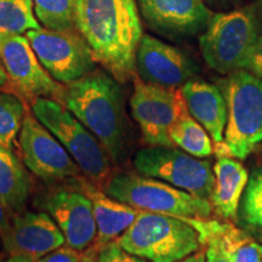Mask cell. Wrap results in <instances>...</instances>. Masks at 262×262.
Segmentation results:
<instances>
[{"label":"cell","instance_id":"obj_1","mask_svg":"<svg viewBox=\"0 0 262 262\" xmlns=\"http://www.w3.org/2000/svg\"><path fill=\"white\" fill-rule=\"evenodd\" d=\"M75 28L119 83L135 77L142 27L136 0H77Z\"/></svg>","mask_w":262,"mask_h":262},{"label":"cell","instance_id":"obj_2","mask_svg":"<svg viewBox=\"0 0 262 262\" xmlns=\"http://www.w3.org/2000/svg\"><path fill=\"white\" fill-rule=\"evenodd\" d=\"M63 104L118 162L126 149L127 122L119 81L110 72L95 70L66 85Z\"/></svg>","mask_w":262,"mask_h":262},{"label":"cell","instance_id":"obj_3","mask_svg":"<svg viewBox=\"0 0 262 262\" xmlns=\"http://www.w3.org/2000/svg\"><path fill=\"white\" fill-rule=\"evenodd\" d=\"M227 102L224 141L215 145L217 158L245 159L262 145V79L239 70L219 81Z\"/></svg>","mask_w":262,"mask_h":262},{"label":"cell","instance_id":"obj_4","mask_svg":"<svg viewBox=\"0 0 262 262\" xmlns=\"http://www.w3.org/2000/svg\"><path fill=\"white\" fill-rule=\"evenodd\" d=\"M117 243L149 262H178L203 247L198 231L185 219L150 211H140Z\"/></svg>","mask_w":262,"mask_h":262},{"label":"cell","instance_id":"obj_5","mask_svg":"<svg viewBox=\"0 0 262 262\" xmlns=\"http://www.w3.org/2000/svg\"><path fill=\"white\" fill-rule=\"evenodd\" d=\"M104 193L141 211L188 219H210L214 209L203 199L160 180L139 172H117L103 186Z\"/></svg>","mask_w":262,"mask_h":262},{"label":"cell","instance_id":"obj_6","mask_svg":"<svg viewBox=\"0 0 262 262\" xmlns=\"http://www.w3.org/2000/svg\"><path fill=\"white\" fill-rule=\"evenodd\" d=\"M31 111L78 164L81 172L97 187L111 178L112 165L107 150L94 134L58 101L39 97L32 101Z\"/></svg>","mask_w":262,"mask_h":262},{"label":"cell","instance_id":"obj_7","mask_svg":"<svg viewBox=\"0 0 262 262\" xmlns=\"http://www.w3.org/2000/svg\"><path fill=\"white\" fill-rule=\"evenodd\" d=\"M258 37L256 15L253 10H235L216 14L199 39L206 64L220 74L243 70Z\"/></svg>","mask_w":262,"mask_h":262},{"label":"cell","instance_id":"obj_8","mask_svg":"<svg viewBox=\"0 0 262 262\" xmlns=\"http://www.w3.org/2000/svg\"><path fill=\"white\" fill-rule=\"evenodd\" d=\"M136 171L164 181L203 199H210L215 175L211 162L193 157L176 147L149 146L134 157Z\"/></svg>","mask_w":262,"mask_h":262},{"label":"cell","instance_id":"obj_9","mask_svg":"<svg viewBox=\"0 0 262 262\" xmlns=\"http://www.w3.org/2000/svg\"><path fill=\"white\" fill-rule=\"evenodd\" d=\"M26 37L42 67L58 83L68 85L96 70L93 51L78 29L39 28Z\"/></svg>","mask_w":262,"mask_h":262},{"label":"cell","instance_id":"obj_10","mask_svg":"<svg viewBox=\"0 0 262 262\" xmlns=\"http://www.w3.org/2000/svg\"><path fill=\"white\" fill-rule=\"evenodd\" d=\"M130 108L147 145L175 147L169 131L188 113L181 88L149 84L135 78Z\"/></svg>","mask_w":262,"mask_h":262},{"label":"cell","instance_id":"obj_11","mask_svg":"<svg viewBox=\"0 0 262 262\" xmlns=\"http://www.w3.org/2000/svg\"><path fill=\"white\" fill-rule=\"evenodd\" d=\"M22 162L32 173L42 181L55 182L80 179L81 170L61 142L27 112L18 135Z\"/></svg>","mask_w":262,"mask_h":262},{"label":"cell","instance_id":"obj_12","mask_svg":"<svg viewBox=\"0 0 262 262\" xmlns=\"http://www.w3.org/2000/svg\"><path fill=\"white\" fill-rule=\"evenodd\" d=\"M0 63L19 93L32 100L44 97L63 104L64 86L42 67L25 35L0 34Z\"/></svg>","mask_w":262,"mask_h":262},{"label":"cell","instance_id":"obj_13","mask_svg":"<svg viewBox=\"0 0 262 262\" xmlns=\"http://www.w3.org/2000/svg\"><path fill=\"white\" fill-rule=\"evenodd\" d=\"M195 62L181 49L143 34L136 52V73L149 84L181 88L198 74Z\"/></svg>","mask_w":262,"mask_h":262},{"label":"cell","instance_id":"obj_14","mask_svg":"<svg viewBox=\"0 0 262 262\" xmlns=\"http://www.w3.org/2000/svg\"><path fill=\"white\" fill-rule=\"evenodd\" d=\"M2 239L10 256H26L34 261L66 244L60 227L47 212L14 215Z\"/></svg>","mask_w":262,"mask_h":262},{"label":"cell","instance_id":"obj_15","mask_svg":"<svg viewBox=\"0 0 262 262\" xmlns=\"http://www.w3.org/2000/svg\"><path fill=\"white\" fill-rule=\"evenodd\" d=\"M45 206L63 233L66 245L80 253L93 247L97 226L93 203L85 193L60 189L49 196Z\"/></svg>","mask_w":262,"mask_h":262},{"label":"cell","instance_id":"obj_16","mask_svg":"<svg viewBox=\"0 0 262 262\" xmlns=\"http://www.w3.org/2000/svg\"><path fill=\"white\" fill-rule=\"evenodd\" d=\"M153 31L166 37H189L206 28L212 14L203 0H137Z\"/></svg>","mask_w":262,"mask_h":262},{"label":"cell","instance_id":"obj_17","mask_svg":"<svg viewBox=\"0 0 262 262\" xmlns=\"http://www.w3.org/2000/svg\"><path fill=\"white\" fill-rule=\"evenodd\" d=\"M188 113L219 145L224 141L227 125V102L219 85L192 79L181 86Z\"/></svg>","mask_w":262,"mask_h":262},{"label":"cell","instance_id":"obj_18","mask_svg":"<svg viewBox=\"0 0 262 262\" xmlns=\"http://www.w3.org/2000/svg\"><path fill=\"white\" fill-rule=\"evenodd\" d=\"M80 191L85 193L93 203L95 220L97 226V237L93 247L100 248L102 245L117 241L134 221L141 210L133 206L124 204L117 201L102 191H100L96 185L88 180H81L79 182Z\"/></svg>","mask_w":262,"mask_h":262},{"label":"cell","instance_id":"obj_19","mask_svg":"<svg viewBox=\"0 0 262 262\" xmlns=\"http://www.w3.org/2000/svg\"><path fill=\"white\" fill-rule=\"evenodd\" d=\"M212 170L215 185L209 201L214 212L222 220L237 221L242 195L249 181L248 170L231 157L217 158Z\"/></svg>","mask_w":262,"mask_h":262},{"label":"cell","instance_id":"obj_20","mask_svg":"<svg viewBox=\"0 0 262 262\" xmlns=\"http://www.w3.org/2000/svg\"><path fill=\"white\" fill-rule=\"evenodd\" d=\"M182 219L198 231L202 243L206 238H215L232 262H262V244L232 222L211 219Z\"/></svg>","mask_w":262,"mask_h":262},{"label":"cell","instance_id":"obj_21","mask_svg":"<svg viewBox=\"0 0 262 262\" xmlns=\"http://www.w3.org/2000/svg\"><path fill=\"white\" fill-rule=\"evenodd\" d=\"M29 173L14 150L0 145V199L11 214L24 210L31 194Z\"/></svg>","mask_w":262,"mask_h":262},{"label":"cell","instance_id":"obj_22","mask_svg":"<svg viewBox=\"0 0 262 262\" xmlns=\"http://www.w3.org/2000/svg\"><path fill=\"white\" fill-rule=\"evenodd\" d=\"M173 146L196 158H208L215 153L214 141L191 114H185L169 131Z\"/></svg>","mask_w":262,"mask_h":262},{"label":"cell","instance_id":"obj_23","mask_svg":"<svg viewBox=\"0 0 262 262\" xmlns=\"http://www.w3.org/2000/svg\"><path fill=\"white\" fill-rule=\"evenodd\" d=\"M237 221L251 237L262 242V165L249 175L239 204Z\"/></svg>","mask_w":262,"mask_h":262},{"label":"cell","instance_id":"obj_24","mask_svg":"<svg viewBox=\"0 0 262 262\" xmlns=\"http://www.w3.org/2000/svg\"><path fill=\"white\" fill-rule=\"evenodd\" d=\"M39 28L33 0H0V34L24 35Z\"/></svg>","mask_w":262,"mask_h":262},{"label":"cell","instance_id":"obj_25","mask_svg":"<svg viewBox=\"0 0 262 262\" xmlns=\"http://www.w3.org/2000/svg\"><path fill=\"white\" fill-rule=\"evenodd\" d=\"M28 111L18 96L0 91V145L14 150Z\"/></svg>","mask_w":262,"mask_h":262},{"label":"cell","instance_id":"obj_26","mask_svg":"<svg viewBox=\"0 0 262 262\" xmlns=\"http://www.w3.org/2000/svg\"><path fill=\"white\" fill-rule=\"evenodd\" d=\"M38 21L45 28L63 31L75 28L77 0H33Z\"/></svg>","mask_w":262,"mask_h":262},{"label":"cell","instance_id":"obj_27","mask_svg":"<svg viewBox=\"0 0 262 262\" xmlns=\"http://www.w3.org/2000/svg\"><path fill=\"white\" fill-rule=\"evenodd\" d=\"M94 248V247H93ZM96 250L97 262H149L145 258L137 256L124 250L117 241L111 242L100 248H94Z\"/></svg>","mask_w":262,"mask_h":262},{"label":"cell","instance_id":"obj_28","mask_svg":"<svg viewBox=\"0 0 262 262\" xmlns=\"http://www.w3.org/2000/svg\"><path fill=\"white\" fill-rule=\"evenodd\" d=\"M243 70L262 79V35H258L250 54L245 61Z\"/></svg>","mask_w":262,"mask_h":262},{"label":"cell","instance_id":"obj_29","mask_svg":"<svg viewBox=\"0 0 262 262\" xmlns=\"http://www.w3.org/2000/svg\"><path fill=\"white\" fill-rule=\"evenodd\" d=\"M81 261V253L78 250H74L63 245V247L56 249V250L51 251L50 254L45 255L40 258H38L35 262H80Z\"/></svg>","mask_w":262,"mask_h":262},{"label":"cell","instance_id":"obj_30","mask_svg":"<svg viewBox=\"0 0 262 262\" xmlns=\"http://www.w3.org/2000/svg\"><path fill=\"white\" fill-rule=\"evenodd\" d=\"M202 244L205 247L206 262H232L225 249L215 238H206Z\"/></svg>","mask_w":262,"mask_h":262},{"label":"cell","instance_id":"obj_31","mask_svg":"<svg viewBox=\"0 0 262 262\" xmlns=\"http://www.w3.org/2000/svg\"><path fill=\"white\" fill-rule=\"evenodd\" d=\"M10 222H11V217H10V212L5 205L3 204L2 199H0V237L8 231Z\"/></svg>","mask_w":262,"mask_h":262},{"label":"cell","instance_id":"obj_32","mask_svg":"<svg viewBox=\"0 0 262 262\" xmlns=\"http://www.w3.org/2000/svg\"><path fill=\"white\" fill-rule=\"evenodd\" d=\"M178 262H206V260H205V250L203 251L201 249V250L195 251V253L191 254L189 256L182 258V260H180Z\"/></svg>","mask_w":262,"mask_h":262},{"label":"cell","instance_id":"obj_33","mask_svg":"<svg viewBox=\"0 0 262 262\" xmlns=\"http://www.w3.org/2000/svg\"><path fill=\"white\" fill-rule=\"evenodd\" d=\"M80 262H97L96 260V250L91 247L88 250L83 251L81 254V261Z\"/></svg>","mask_w":262,"mask_h":262},{"label":"cell","instance_id":"obj_34","mask_svg":"<svg viewBox=\"0 0 262 262\" xmlns=\"http://www.w3.org/2000/svg\"><path fill=\"white\" fill-rule=\"evenodd\" d=\"M9 77H8V73H6V71L4 70V67H3V64L0 63V89H4L5 86H8L9 85Z\"/></svg>","mask_w":262,"mask_h":262},{"label":"cell","instance_id":"obj_35","mask_svg":"<svg viewBox=\"0 0 262 262\" xmlns=\"http://www.w3.org/2000/svg\"><path fill=\"white\" fill-rule=\"evenodd\" d=\"M5 262H35L31 257L26 256H10Z\"/></svg>","mask_w":262,"mask_h":262},{"label":"cell","instance_id":"obj_36","mask_svg":"<svg viewBox=\"0 0 262 262\" xmlns=\"http://www.w3.org/2000/svg\"><path fill=\"white\" fill-rule=\"evenodd\" d=\"M261 18H262V2H261Z\"/></svg>","mask_w":262,"mask_h":262}]
</instances>
